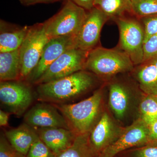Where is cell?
Listing matches in <instances>:
<instances>
[{
    "label": "cell",
    "mask_w": 157,
    "mask_h": 157,
    "mask_svg": "<svg viewBox=\"0 0 157 157\" xmlns=\"http://www.w3.org/2000/svg\"><path fill=\"white\" fill-rule=\"evenodd\" d=\"M93 73L83 70L69 76L36 86V96L39 102L53 104H70L87 92L97 83Z\"/></svg>",
    "instance_id": "6da1fadb"
},
{
    "label": "cell",
    "mask_w": 157,
    "mask_h": 157,
    "mask_svg": "<svg viewBox=\"0 0 157 157\" xmlns=\"http://www.w3.org/2000/svg\"><path fill=\"white\" fill-rule=\"evenodd\" d=\"M103 96L102 90L99 89L80 102L53 105L64 117L71 131L76 135H83L91 131L101 117Z\"/></svg>",
    "instance_id": "7a4b0ae2"
},
{
    "label": "cell",
    "mask_w": 157,
    "mask_h": 157,
    "mask_svg": "<svg viewBox=\"0 0 157 157\" xmlns=\"http://www.w3.org/2000/svg\"><path fill=\"white\" fill-rule=\"evenodd\" d=\"M134 67L128 56L121 49L98 46L89 52L84 70L98 78L107 79L119 73L132 71Z\"/></svg>",
    "instance_id": "3957f363"
},
{
    "label": "cell",
    "mask_w": 157,
    "mask_h": 157,
    "mask_svg": "<svg viewBox=\"0 0 157 157\" xmlns=\"http://www.w3.org/2000/svg\"><path fill=\"white\" fill-rule=\"evenodd\" d=\"M87 11L69 0L65 1L59 11L43 22L45 33L50 39L77 37Z\"/></svg>",
    "instance_id": "277c9868"
},
{
    "label": "cell",
    "mask_w": 157,
    "mask_h": 157,
    "mask_svg": "<svg viewBox=\"0 0 157 157\" xmlns=\"http://www.w3.org/2000/svg\"><path fill=\"white\" fill-rule=\"evenodd\" d=\"M50 39L45 33L43 23L30 26L27 35L19 48V81H26L39 63L43 49Z\"/></svg>",
    "instance_id": "5b68a950"
},
{
    "label": "cell",
    "mask_w": 157,
    "mask_h": 157,
    "mask_svg": "<svg viewBox=\"0 0 157 157\" xmlns=\"http://www.w3.org/2000/svg\"><path fill=\"white\" fill-rule=\"evenodd\" d=\"M114 21L119 31L120 49L128 56L135 66L142 63L144 39L142 23L137 20L124 16Z\"/></svg>",
    "instance_id": "8992f818"
},
{
    "label": "cell",
    "mask_w": 157,
    "mask_h": 157,
    "mask_svg": "<svg viewBox=\"0 0 157 157\" xmlns=\"http://www.w3.org/2000/svg\"><path fill=\"white\" fill-rule=\"evenodd\" d=\"M32 85L25 81L0 82V101L2 106L18 117L24 115L33 102Z\"/></svg>",
    "instance_id": "52a82bcc"
},
{
    "label": "cell",
    "mask_w": 157,
    "mask_h": 157,
    "mask_svg": "<svg viewBox=\"0 0 157 157\" xmlns=\"http://www.w3.org/2000/svg\"><path fill=\"white\" fill-rule=\"evenodd\" d=\"M88 52L76 48L67 51L48 67L33 85L54 81L84 70Z\"/></svg>",
    "instance_id": "ba28073f"
},
{
    "label": "cell",
    "mask_w": 157,
    "mask_h": 157,
    "mask_svg": "<svg viewBox=\"0 0 157 157\" xmlns=\"http://www.w3.org/2000/svg\"><path fill=\"white\" fill-rule=\"evenodd\" d=\"M148 125L141 118L122 130L116 140L105 149L98 157H114L133 147L150 143Z\"/></svg>",
    "instance_id": "9c48e42d"
},
{
    "label": "cell",
    "mask_w": 157,
    "mask_h": 157,
    "mask_svg": "<svg viewBox=\"0 0 157 157\" xmlns=\"http://www.w3.org/2000/svg\"><path fill=\"white\" fill-rule=\"evenodd\" d=\"M76 37L60 36L52 38L47 42L36 67L27 79L26 82L33 85L54 62L63 53L76 48Z\"/></svg>",
    "instance_id": "30bf717a"
},
{
    "label": "cell",
    "mask_w": 157,
    "mask_h": 157,
    "mask_svg": "<svg viewBox=\"0 0 157 157\" xmlns=\"http://www.w3.org/2000/svg\"><path fill=\"white\" fill-rule=\"evenodd\" d=\"M108 19L109 17L96 7L87 11L84 22L76 37V48L89 52L98 47L101 30Z\"/></svg>",
    "instance_id": "8fae6325"
},
{
    "label": "cell",
    "mask_w": 157,
    "mask_h": 157,
    "mask_svg": "<svg viewBox=\"0 0 157 157\" xmlns=\"http://www.w3.org/2000/svg\"><path fill=\"white\" fill-rule=\"evenodd\" d=\"M24 115V123L34 128H62L70 129L64 117L52 104L40 102L29 108Z\"/></svg>",
    "instance_id": "7c38bea8"
},
{
    "label": "cell",
    "mask_w": 157,
    "mask_h": 157,
    "mask_svg": "<svg viewBox=\"0 0 157 157\" xmlns=\"http://www.w3.org/2000/svg\"><path fill=\"white\" fill-rule=\"evenodd\" d=\"M122 130L119 129L107 112L101 114L99 120L90 132L89 141L93 150L99 156L119 136Z\"/></svg>",
    "instance_id": "4fadbf2b"
},
{
    "label": "cell",
    "mask_w": 157,
    "mask_h": 157,
    "mask_svg": "<svg viewBox=\"0 0 157 157\" xmlns=\"http://www.w3.org/2000/svg\"><path fill=\"white\" fill-rule=\"evenodd\" d=\"M35 129L39 138L56 156L70 147L77 136L70 129L65 128Z\"/></svg>",
    "instance_id": "5bb4252c"
},
{
    "label": "cell",
    "mask_w": 157,
    "mask_h": 157,
    "mask_svg": "<svg viewBox=\"0 0 157 157\" xmlns=\"http://www.w3.org/2000/svg\"><path fill=\"white\" fill-rule=\"evenodd\" d=\"M4 134L13 148L25 157L31 147L39 137L35 129L25 123L5 131Z\"/></svg>",
    "instance_id": "9a60e30c"
},
{
    "label": "cell",
    "mask_w": 157,
    "mask_h": 157,
    "mask_svg": "<svg viewBox=\"0 0 157 157\" xmlns=\"http://www.w3.org/2000/svg\"><path fill=\"white\" fill-rule=\"evenodd\" d=\"M0 52L19 49L24 41L30 26L17 27L1 21Z\"/></svg>",
    "instance_id": "2e32d148"
},
{
    "label": "cell",
    "mask_w": 157,
    "mask_h": 157,
    "mask_svg": "<svg viewBox=\"0 0 157 157\" xmlns=\"http://www.w3.org/2000/svg\"><path fill=\"white\" fill-rule=\"evenodd\" d=\"M135 76L140 88L147 95L157 94V69L152 59L137 65Z\"/></svg>",
    "instance_id": "e0dca14e"
},
{
    "label": "cell",
    "mask_w": 157,
    "mask_h": 157,
    "mask_svg": "<svg viewBox=\"0 0 157 157\" xmlns=\"http://www.w3.org/2000/svg\"><path fill=\"white\" fill-rule=\"evenodd\" d=\"M20 76V50L0 52V80L19 81Z\"/></svg>",
    "instance_id": "ac0fdd59"
},
{
    "label": "cell",
    "mask_w": 157,
    "mask_h": 157,
    "mask_svg": "<svg viewBox=\"0 0 157 157\" xmlns=\"http://www.w3.org/2000/svg\"><path fill=\"white\" fill-rule=\"evenodd\" d=\"M129 93L126 86L121 82H112L109 86V104L118 117L124 115L128 107Z\"/></svg>",
    "instance_id": "d6986e66"
},
{
    "label": "cell",
    "mask_w": 157,
    "mask_h": 157,
    "mask_svg": "<svg viewBox=\"0 0 157 157\" xmlns=\"http://www.w3.org/2000/svg\"><path fill=\"white\" fill-rule=\"evenodd\" d=\"M94 7L113 20L123 17L126 13L133 14L131 0H95Z\"/></svg>",
    "instance_id": "ffe728a7"
},
{
    "label": "cell",
    "mask_w": 157,
    "mask_h": 157,
    "mask_svg": "<svg viewBox=\"0 0 157 157\" xmlns=\"http://www.w3.org/2000/svg\"><path fill=\"white\" fill-rule=\"evenodd\" d=\"M89 135H77L73 144L56 157H98L90 144Z\"/></svg>",
    "instance_id": "44dd1931"
},
{
    "label": "cell",
    "mask_w": 157,
    "mask_h": 157,
    "mask_svg": "<svg viewBox=\"0 0 157 157\" xmlns=\"http://www.w3.org/2000/svg\"><path fill=\"white\" fill-rule=\"evenodd\" d=\"M133 14L139 18L157 15V0H131Z\"/></svg>",
    "instance_id": "7402d4cb"
},
{
    "label": "cell",
    "mask_w": 157,
    "mask_h": 157,
    "mask_svg": "<svg viewBox=\"0 0 157 157\" xmlns=\"http://www.w3.org/2000/svg\"><path fill=\"white\" fill-rule=\"evenodd\" d=\"M142 120L147 125L157 119V101L154 96L147 95L140 104Z\"/></svg>",
    "instance_id": "603a6c76"
},
{
    "label": "cell",
    "mask_w": 157,
    "mask_h": 157,
    "mask_svg": "<svg viewBox=\"0 0 157 157\" xmlns=\"http://www.w3.org/2000/svg\"><path fill=\"white\" fill-rule=\"evenodd\" d=\"M26 157H56V155L39 137L31 147Z\"/></svg>",
    "instance_id": "cb8c5ba5"
},
{
    "label": "cell",
    "mask_w": 157,
    "mask_h": 157,
    "mask_svg": "<svg viewBox=\"0 0 157 157\" xmlns=\"http://www.w3.org/2000/svg\"><path fill=\"white\" fill-rule=\"evenodd\" d=\"M144 32V42L149 38L157 33V15L140 18Z\"/></svg>",
    "instance_id": "d4e9b609"
},
{
    "label": "cell",
    "mask_w": 157,
    "mask_h": 157,
    "mask_svg": "<svg viewBox=\"0 0 157 157\" xmlns=\"http://www.w3.org/2000/svg\"><path fill=\"white\" fill-rule=\"evenodd\" d=\"M143 62L157 56V33L150 37L144 44Z\"/></svg>",
    "instance_id": "484cf974"
},
{
    "label": "cell",
    "mask_w": 157,
    "mask_h": 157,
    "mask_svg": "<svg viewBox=\"0 0 157 157\" xmlns=\"http://www.w3.org/2000/svg\"><path fill=\"white\" fill-rule=\"evenodd\" d=\"M0 157H26L13 148L9 143L4 133L0 137Z\"/></svg>",
    "instance_id": "4316f807"
},
{
    "label": "cell",
    "mask_w": 157,
    "mask_h": 157,
    "mask_svg": "<svg viewBox=\"0 0 157 157\" xmlns=\"http://www.w3.org/2000/svg\"><path fill=\"white\" fill-rule=\"evenodd\" d=\"M148 144L136 151L135 157H157V142Z\"/></svg>",
    "instance_id": "83f0119b"
},
{
    "label": "cell",
    "mask_w": 157,
    "mask_h": 157,
    "mask_svg": "<svg viewBox=\"0 0 157 157\" xmlns=\"http://www.w3.org/2000/svg\"><path fill=\"white\" fill-rule=\"evenodd\" d=\"M147 125L150 141L151 142H157V119Z\"/></svg>",
    "instance_id": "f1b7e54d"
},
{
    "label": "cell",
    "mask_w": 157,
    "mask_h": 157,
    "mask_svg": "<svg viewBox=\"0 0 157 157\" xmlns=\"http://www.w3.org/2000/svg\"><path fill=\"white\" fill-rule=\"evenodd\" d=\"M66 1V0H64ZM80 6L86 11H89L94 7L95 0H69Z\"/></svg>",
    "instance_id": "f546056e"
},
{
    "label": "cell",
    "mask_w": 157,
    "mask_h": 157,
    "mask_svg": "<svg viewBox=\"0 0 157 157\" xmlns=\"http://www.w3.org/2000/svg\"><path fill=\"white\" fill-rule=\"evenodd\" d=\"M23 6H33L38 4H48L59 2L62 0H18ZM64 1V0H63Z\"/></svg>",
    "instance_id": "4dcf8cb0"
},
{
    "label": "cell",
    "mask_w": 157,
    "mask_h": 157,
    "mask_svg": "<svg viewBox=\"0 0 157 157\" xmlns=\"http://www.w3.org/2000/svg\"><path fill=\"white\" fill-rule=\"evenodd\" d=\"M11 113L8 111L0 110V126L2 128H6L9 126V117Z\"/></svg>",
    "instance_id": "1f68e13d"
},
{
    "label": "cell",
    "mask_w": 157,
    "mask_h": 157,
    "mask_svg": "<svg viewBox=\"0 0 157 157\" xmlns=\"http://www.w3.org/2000/svg\"><path fill=\"white\" fill-rule=\"evenodd\" d=\"M153 61L154 63L155 64V65L157 69V56L151 59Z\"/></svg>",
    "instance_id": "d6a6232c"
},
{
    "label": "cell",
    "mask_w": 157,
    "mask_h": 157,
    "mask_svg": "<svg viewBox=\"0 0 157 157\" xmlns=\"http://www.w3.org/2000/svg\"><path fill=\"white\" fill-rule=\"evenodd\" d=\"M153 96H154L155 98V99L157 101V94H156L154 95Z\"/></svg>",
    "instance_id": "836d02e7"
}]
</instances>
